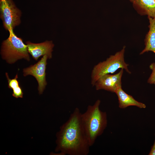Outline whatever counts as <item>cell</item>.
Instances as JSON below:
<instances>
[{
    "mask_svg": "<svg viewBox=\"0 0 155 155\" xmlns=\"http://www.w3.org/2000/svg\"><path fill=\"white\" fill-rule=\"evenodd\" d=\"M80 109L76 108L57 135L56 150L63 155H87L90 146L82 125Z\"/></svg>",
    "mask_w": 155,
    "mask_h": 155,
    "instance_id": "cell-1",
    "label": "cell"
},
{
    "mask_svg": "<svg viewBox=\"0 0 155 155\" xmlns=\"http://www.w3.org/2000/svg\"><path fill=\"white\" fill-rule=\"evenodd\" d=\"M100 100H97L93 105H88L86 111L81 114L82 125L90 146L107 126V114L100 109Z\"/></svg>",
    "mask_w": 155,
    "mask_h": 155,
    "instance_id": "cell-2",
    "label": "cell"
},
{
    "mask_svg": "<svg viewBox=\"0 0 155 155\" xmlns=\"http://www.w3.org/2000/svg\"><path fill=\"white\" fill-rule=\"evenodd\" d=\"M125 46H123L120 51L111 55L106 60L100 62L93 67L91 73V84L94 86L97 81L103 75L113 73L119 68L124 69L129 74L131 73L129 70V64L124 60Z\"/></svg>",
    "mask_w": 155,
    "mask_h": 155,
    "instance_id": "cell-3",
    "label": "cell"
},
{
    "mask_svg": "<svg viewBox=\"0 0 155 155\" xmlns=\"http://www.w3.org/2000/svg\"><path fill=\"white\" fill-rule=\"evenodd\" d=\"M9 37L2 43L1 50L2 58L8 63H14L18 59L30 60L26 45L22 39L17 37L13 30L9 31Z\"/></svg>",
    "mask_w": 155,
    "mask_h": 155,
    "instance_id": "cell-4",
    "label": "cell"
},
{
    "mask_svg": "<svg viewBox=\"0 0 155 155\" xmlns=\"http://www.w3.org/2000/svg\"><path fill=\"white\" fill-rule=\"evenodd\" d=\"M0 12L1 18L6 30H13L20 24L21 12L11 0L1 1Z\"/></svg>",
    "mask_w": 155,
    "mask_h": 155,
    "instance_id": "cell-5",
    "label": "cell"
},
{
    "mask_svg": "<svg viewBox=\"0 0 155 155\" xmlns=\"http://www.w3.org/2000/svg\"><path fill=\"white\" fill-rule=\"evenodd\" d=\"M48 56L45 55L37 63L23 69L24 76L31 75L36 79L38 83V90L40 94H42L47 82L45 72Z\"/></svg>",
    "mask_w": 155,
    "mask_h": 155,
    "instance_id": "cell-6",
    "label": "cell"
},
{
    "mask_svg": "<svg viewBox=\"0 0 155 155\" xmlns=\"http://www.w3.org/2000/svg\"><path fill=\"white\" fill-rule=\"evenodd\" d=\"M123 69H121L117 73L111 75H104L96 82L94 86L96 90H103L115 93L119 88H122L121 78Z\"/></svg>",
    "mask_w": 155,
    "mask_h": 155,
    "instance_id": "cell-7",
    "label": "cell"
},
{
    "mask_svg": "<svg viewBox=\"0 0 155 155\" xmlns=\"http://www.w3.org/2000/svg\"><path fill=\"white\" fill-rule=\"evenodd\" d=\"M29 53L35 60L41 56L47 55L49 59L52 58L54 44L51 41H46L40 43H34L30 41L26 42Z\"/></svg>",
    "mask_w": 155,
    "mask_h": 155,
    "instance_id": "cell-8",
    "label": "cell"
},
{
    "mask_svg": "<svg viewBox=\"0 0 155 155\" xmlns=\"http://www.w3.org/2000/svg\"><path fill=\"white\" fill-rule=\"evenodd\" d=\"M132 3L134 8L140 15L155 17V0H134Z\"/></svg>",
    "mask_w": 155,
    "mask_h": 155,
    "instance_id": "cell-9",
    "label": "cell"
},
{
    "mask_svg": "<svg viewBox=\"0 0 155 155\" xmlns=\"http://www.w3.org/2000/svg\"><path fill=\"white\" fill-rule=\"evenodd\" d=\"M115 93L119 101V106L121 108H125L130 106H136L141 108H145L146 105L135 100L131 95L128 94L122 89L118 88Z\"/></svg>",
    "mask_w": 155,
    "mask_h": 155,
    "instance_id": "cell-10",
    "label": "cell"
},
{
    "mask_svg": "<svg viewBox=\"0 0 155 155\" xmlns=\"http://www.w3.org/2000/svg\"><path fill=\"white\" fill-rule=\"evenodd\" d=\"M148 18L149 22V30L144 40L145 47L140 53V55L149 51L155 53V17Z\"/></svg>",
    "mask_w": 155,
    "mask_h": 155,
    "instance_id": "cell-11",
    "label": "cell"
},
{
    "mask_svg": "<svg viewBox=\"0 0 155 155\" xmlns=\"http://www.w3.org/2000/svg\"><path fill=\"white\" fill-rule=\"evenodd\" d=\"M5 75L8 81V87L9 88L13 90L12 96L16 98H22L23 92L17 80L18 74H17L14 78L13 79H11L9 78L7 73H5Z\"/></svg>",
    "mask_w": 155,
    "mask_h": 155,
    "instance_id": "cell-12",
    "label": "cell"
},
{
    "mask_svg": "<svg viewBox=\"0 0 155 155\" xmlns=\"http://www.w3.org/2000/svg\"><path fill=\"white\" fill-rule=\"evenodd\" d=\"M149 67L152 70V72L147 82L150 84L155 85V63H151Z\"/></svg>",
    "mask_w": 155,
    "mask_h": 155,
    "instance_id": "cell-13",
    "label": "cell"
},
{
    "mask_svg": "<svg viewBox=\"0 0 155 155\" xmlns=\"http://www.w3.org/2000/svg\"><path fill=\"white\" fill-rule=\"evenodd\" d=\"M148 155H155V140L153 145L151 147V150L149 153Z\"/></svg>",
    "mask_w": 155,
    "mask_h": 155,
    "instance_id": "cell-14",
    "label": "cell"
},
{
    "mask_svg": "<svg viewBox=\"0 0 155 155\" xmlns=\"http://www.w3.org/2000/svg\"><path fill=\"white\" fill-rule=\"evenodd\" d=\"M130 2H131V3H133V1L134 0H129Z\"/></svg>",
    "mask_w": 155,
    "mask_h": 155,
    "instance_id": "cell-15",
    "label": "cell"
},
{
    "mask_svg": "<svg viewBox=\"0 0 155 155\" xmlns=\"http://www.w3.org/2000/svg\"><path fill=\"white\" fill-rule=\"evenodd\" d=\"M5 0H1V1H4Z\"/></svg>",
    "mask_w": 155,
    "mask_h": 155,
    "instance_id": "cell-16",
    "label": "cell"
}]
</instances>
